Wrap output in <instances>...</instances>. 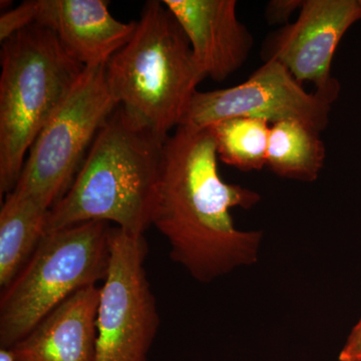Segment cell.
Wrapping results in <instances>:
<instances>
[{
    "mask_svg": "<svg viewBox=\"0 0 361 361\" xmlns=\"http://www.w3.org/2000/svg\"><path fill=\"white\" fill-rule=\"evenodd\" d=\"M218 161L209 128H177L164 146L152 218L172 260L201 283L255 264L263 240L261 230L237 229L231 215L257 205L261 195L226 183Z\"/></svg>",
    "mask_w": 361,
    "mask_h": 361,
    "instance_id": "cell-1",
    "label": "cell"
},
{
    "mask_svg": "<svg viewBox=\"0 0 361 361\" xmlns=\"http://www.w3.org/2000/svg\"><path fill=\"white\" fill-rule=\"evenodd\" d=\"M166 141L118 106L97 134L70 189L49 211L47 234L104 221L144 235L152 226Z\"/></svg>",
    "mask_w": 361,
    "mask_h": 361,
    "instance_id": "cell-2",
    "label": "cell"
},
{
    "mask_svg": "<svg viewBox=\"0 0 361 361\" xmlns=\"http://www.w3.org/2000/svg\"><path fill=\"white\" fill-rule=\"evenodd\" d=\"M106 78L118 106L164 140L182 125L206 78L179 23L156 0L145 4L132 39L106 63Z\"/></svg>",
    "mask_w": 361,
    "mask_h": 361,
    "instance_id": "cell-3",
    "label": "cell"
},
{
    "mask_svg": "<svg viewBox=\"0 0 361 361\" xmlns=\"http://www.w3.org/2000/svg\"><path fill=\"white\" fill-rule=\"evenodd\" d=\"M84 70L44 26H28L1 42V195L11 193L16 187L33 142Z\"/></svg>",
    "mask_w": 361,
    "mask_h": 361,
    "instance_id": "cell-4",
    "label": "cell"
},
{
    "mask_svg": "<svg viewBox=\"0 0 361 361\" xmlns=\"http://www.w3.org/2000/svg\"><path fill=\"white\" fill-rule=\"evenodd\" d=\"M110 223L89 221L47 233L1 293L0 346L9 350L68 297L104 281Z\"/></svg>",
    "mask_w": 361,
    "mask_h": 361,
    "instance_id": "cell-5",
    "label": "cell"
},
{
    "mask_svg": "<svg viewBox=\"0 0 361 361\" xmlns=\"http://www.w3.org/2000/svg\"><path fill=\"white\" fill-rule=\"evenodd\" d=\"M118 104L106 65L85 68L75 87L37 135L13 193L51 209L70 189L85 154Z\"/></svg>",
    "mask_w": 361,
    "mask_h": 361,
    "instance_id": "cell-6",
    "label": "cell"
},
{
    "mask_svg": "<svg viewBox=\"0 0 361 361\" xmlns=\"http://www.w3.org/2000/svg\"><path fill=\"white\" fill-rule=\"evenodd\" d=\"M108 274L97 315V361H148L160 326L145 269L144 235L111 227Z\"/></svg>",
    "mask_w": 361,
    "mask_h": 361,
    "instance_id": "cell-7",
    "label": "cell"
},
{
    "mask_svg": "<svg viewBox=\"0 0 361 361\" xmlns=\"http://www.w3.org/2000/svg\"><path fill=\"white\" fill-rule=\"evenodd\" d=\"M332 104L308 92L276 59H268L234 87L197 92L180 126L208 128L233 118H261L272 123L298 121L323 132L329 125Z\"/></svg>",
    "mask_w": 361,
    "mask_h": 361,
    "instance_id": "cell-8",
    "label": "cell"
},
{
    "mask_svg": "<svg viewBox=\"0 0 361 361\" xmlns=\"http://www.w3.org/2000/svg\"><path fill=\"white\" fill-rule=\"evenodd\" d=\"M361 20V0H304L298 18L271 35L263 59H276L300 84L314 85L315 92L334 104L341 84L331 66L342 37Z\"/></svg>",
    "mask_w": 361,
    "mask_h": 361,
    "instance_id": "cell-9",
    "label": "cell"
},
{
    "mask_svg": "<svg viewBox=\"0 0 361 361\" xmlns=\"http://www.w3.org/2000/svg\"><path fill=\"white\" fill-rule=\"evenodd\" d=\"M191 45L204 77L222 82L250 56L254 37L237 16L235 0H164Z\"/></svg>",
    "mask_w": 361,
    "mask_h": 361,
    "instance_id": "cell-10",
    "label": "cell"
},
{
    "mask_svg": "<svg viewBox=\"0 0 361 361\" xmlns=\"http://www.w3.org/2000/svg\"><path fill=\"white\" fill-rule=\"evenodd\" d=\"M33 25L56 35L85 68L106 66L134 35L137 21L116 20L104 0H32Z\"/></svg>",
    "mask_w": 361,
    "mask_h": 361,
    "instance_id": "cell-11",
    "label": "cell"
},
{
    "mask_svg": "<svg viewBox=\"0 0 361 361\" xmlns=\"http://www.w3.org/2000/svg\"><path fill=\"white\" fill-rule=\"evenodd\" d=\"M101 287L68 297L9 349L13 361H97V315Z\"/></svg>",
    "mask_w": 361,
    "mask_h": 361,
    "instance_id": "cell-12",
    "label": "cell"
},
{
    "mask_svg": "<svg viewBox=\"0 0 361 361\" xmlns=\"http://www.w3.org/2000/svg\"><path fill=\"white\" fill-rule=\"evenodd\" d=\"M49 209L11 192L0 211V285L6 288L47 235Z\"/></svg>",
    "mask_w": 361,
    "mask_h": 361,
    "instance_id": "cell-13",
    "label": "cell"
},
{
    "mask_svg": "<svg viewBox=\"0 0 361 361\" xmlns=\"http://www.w3.org/2000/svg\"><path fill=\"white\" fill-rule=\"evenodd\" d=\"M325 160L326 147L319 130L298 121L271 125L267 167L278 177L315 182Z\"/></svg>",
    "mask_w": 361,
    "mask_h": 361,
    "instance_id": "cell-14",
    "label": "cell"
},
{
    "mask_svg": "<svg viewBox=\"0 0 361 361\" xmlns=\"http://www.w3.org/2000/svg\"><path fill=\"white\" fill-rule=\"evenodd\" d=\"M218 160L242 172L267 167L271 123L261 118H233L213 123Z\"/></svg>",
    "mask_w": 361,
    "mask_h": 361,
    "instance_id": "cell-15",
    "label": "cell"
},
{
    "mask_svg": "<svg viewBox=\"0 0 361 361\" xmlns=\"http://www.w3.org/2000/svg\"><path fill=\"white\" fill-rule=\"evenodd\" d=\"M304 0H272L265 9V18L268 25H289L292 14L300 11Z\"/></svg>",
    "mask_w": 361,
    "mask_h": 361,
    "instance_id": "cell-16",
    "label": "cell"
},
{
    "mask_svg": "<svg viewBox=\"0 0 361 361\" xmlns=\"http://www.w3.org/2000/svg\"><path fill=\"white\" fill-rule=\"evenodd\" d=\"M339 361H361V318L339 353Z\"/></svg>",
    "mask_w": 361,
    "mask_h": 361,
    "instance_id": "cell-17",
    "label": "cell"
}]
</instances>
